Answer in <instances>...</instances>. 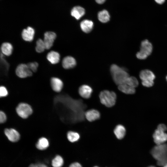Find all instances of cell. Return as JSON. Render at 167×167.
Listing matches in <instances>:
<instances>
[{
	"label": "cell",
	"mask_w": 167,
	"mask_h": 167,
	"mask_svg": "<svg viewBox=\"0 0 167 167\" xmlns=\"http://www.w3.org/2000/svg\"><path fill=\"white\" fill-rule=\"evenodd\" d=\"M150 153L159 166L167 164V144L156 145L151 150Z\"/></svg>",
	"instance_id": "cell-1"
},
{
	"label": "cell",
	"mask_w": 167,
	"mask_h": 167,
	"mask_svg": "<svg viewBox=\"0 0 167 167\" xmlns=\"http://www.w3.org/2000/svg\"><path fill=\"white\" fill-rule=\"evenodd\" d=\"M110 71L114 82L118 85L125 83L129 76L126 71L116 64L111 66Z\"/></svg>",
	"instance_id": "cell-2"
},
{
	"label": "cell",
	"mask_w": 167,
	"mask_h": 167,
	"mask_svg": "<svg viewBox=\"0 0 167 167\" xmlns=\"http://www.w3.org/2000/svg\"><path fill=\"white\" fill-rule=\"evenodd\" d=\"M99 97L101 102L107 107H112L115 104L117 95L114 92L102 91L100 92Z\"/></svg>",
	"instance_id": "cell-3"
},
{
	"label": "cell",
	"mask_w": 167,
	"mask_h": 167,
	"mask_svg": "<svg viewBox=\"0 0 167 167\" xmlns=\"http://www.w3.org/2000/svg\"><path fill=\"white\" fill-rule=\"evenodd\" d=\"M167 130L166 126L163 124L158 126L152 136L154 142L156 145L165 143L167 141V134L165 132Z\"/></svg>",
	"instance_id": "cell-4"
},
{
	"label": "cell",
	"mask_w": 167,
	"mask_h": 167,
	"mask_svg": "<svg viewBox=\"0 0 167 167\" xmlns=\"http://www.w3.org/2000/svg\"><path fill=\"white\" fill-rule=\"evenodd\" d=\"M152 46L147 40L142 41L141 43L140 51L136 54L137 58L140 59L146 58L152 53Z\"/></svg>",
	"instance_id": "cell-5"
},
{
	"label": "cell",
	"mask_w": 167,
	"mask_h": 167,
	"mask_svg": "<svg viewBox=\"0 0 167 167\" xmlns=\"http://www.w3.org/2000/svg\"><path fill=\"white\" fill-rule=\"evenodd\" d=\"M139 76L143 86L150 87L153 85L155 76L151 71L148 69L142 70L140 71Z\"/></svg>",
	"instance_id": "cell-6"
},
{
	"label": "cell",
	"mask_w": 167,
	"mask_h": 167,
	"mask_svg": "<svg viewBox=\"0 0 167 167\" xmlns=\"http://www.w3.org/2000/svg\"><path fill=\"white\" fill-rule=\"evenodd\" d=\"M16 110L18 115L24 119L28 117L33 112L31 106L25 103H19L17 106Z\"/></svg>",
	"instance_id": "cell-7"
},
{
	"label": "cell",
	"mask_w": 167,
	"mask_h": 167,
	"mask_svg": "<svg viewBox=\"0 0 167 167\" xmlns=\"http://www.w3.org/2000/svg\"><path fill=\"white\" fill-rule=\"evenodd\" d=\"M16 75L21 78H25L30 76L32 74V71L28 68V65L22 64L19 65L16 70Z\"/></svg>",
	"instance_id": "cell-8"
},
{
	"label": "cell",
	"mask_w": 167,
	"mask_h": 167,
	"mask_svg": "<svg viewBox=\"0 0 167 167\" xmlns=\"http://www.w3.org/2000/svg\"><path fill=\"white\" fill-rule=\"evenodd\" d=\"M56 37V33L53 32H47L45 33L43 41L46 49H49L51 47Z\"/></svg>",
	"instance_id": "cell-9"
},
{
	"label": "cell",
	"mask_w": 167,
	"mask_h": 167,
	"mask_svg": "<svg viewBox=\"0 0 167 167\" xmlns=\"http://www.w3.org/2000/svg\"><path fill=\"white\" fill-rule=\"evenodd\" d=\"M4 133L8 139L12 142L18 141L20 138L19 133L14 129H6L4 130Z\"/></svg>",
	"instance_id": "cell-10"
},
{
	"label": "cell",
	"mask_w": 167,
	"mask_h": 167,
	"mask_svg": "<svg viewBox=\"0 0 167 167\" xmlns=\"http://www.w3.org/2000/svg\"><path fill=\"white\" fill-rule=\"evenodd\" d=\"M93 92L92 88L89 85L86 84L80 86L78 92L79 95L85 99L90 98Z\"/></svg>",
	"instance_id": "cell-11"
},
{
	"label": "cell",
	"mask_w": 167,
	"mask_h": 167,
	"mask_svg": "<svg viewBox=\"0 0 167 167\" xmlns=\"http://www.w3.org/2000/svg\"><path fill=\"white\" fill-rule=\"evenodd\" d=\"M85 117L89 122H92L99 119L101 116L99 112L95 109L89 110L85 113Z\"/></svg>",
	"instance_id": "cell-12"
},
{
	"label": "cell",
	"mask_w": 167,
	"mask_h": 167,
	"mask_svg": "<svg viewBox=\"0 0 167 167\" xmlns=\"http://www.w3.org/2000/svg\"><path fill=\"white\" fill-rule=\"evenodd\" d=\"M50 84L52 89L55 92H59L63 88V83L62 80L58 78H52L51 79Z\"/></svg>",
	"instance_id": "cell-13"
},
{
	"label": "cell",
	"mask_w": 167,
	"mask_h": 167,
	"mask_svg": "<svg viewBox=\"0 0 167 167\" xmlns=\"http://www.w3.org/2000/svg\"><path fill=\"white\" fill-rule=\"evenodd\" d=\"M34 34V29L31 27H28L23 30L22 33V36L24 40L31 41L33 39Z\"/></svg>",
	"instance_id": "cell-14"
},
{
	"label": "cell",
	"mask_w": 167,
	"mask_h": 167,
	"mask_svg": "<svg viewBox=\"0 0 167 167\" xmlns=\"http://www.w3.org/2000/svg\"><path fill=\"white\" fill-rule=\"evenodd\" d=\"M62 63V66L64 68L69 69L72 68L75 66L76 61L73 57L68 56L63 58Z\"/></svg>",
	"instance_id": "cell-15"
},
{
	"label": "cell",
	"mask_w": 167,
	"mask_h": 167,
	"mask_svg": "<svg viewBox=\"0 0 167 167\" xmlns=\"http://www.w3.org/2000/svg\"><path fill=\"white\" fill-rule=\"evenodd\" d=\"M85 10L83 7L79 6H75L72 9L71 15L76 19L78 20L85 14Z\"/></svg>",
	"instance_id": "cell-16"
},
{
	"label": "cell",
	"mask_w": 167,
	"mask_h": 167,
	"mask_svg": "<svg viewBox=\"0 0 167 167\" xmlns=\"http://www.w3.org/2000/svg\"><path fill=\"white\" fill-rule=\"evenodd\" d=\"M93 26V22L88 19H85L80 23V27L82 31L86 33L90 32L92 30Z\"/></svg>",
	"instance_id": "cell-17"
},
{
	"label": "cell",
	"mask_w": 167,
	"mask_h": 167,
	"mask_svg": "<svg viewBox=\"0 0 167 167\" xmlns=\"http://www.w3.org/2000/svg\"><path fill=\"white\" fill-rule=\"evenodd\" d=\"M113 132L117 138L121 139L124 137L126 133V130L123 125L119 124L115 126Z\"/></svg>",
	"instance_id": "cell-18"
},
{
	"label": "cell",
	"mask_w": 167,
	"mask_h": 167,
	"mask_svg": "<svg viewBox=\"0 0 167 167\" xmlns=\"http://www.w3.org/2000/svg\"><path fill=\"white\" fill-rule=\"evenodd\" d=\"M47 58L51 63L55 64L59 61L60 55L58 52L52 51L48 54Z\"/></svg>",
	"instance_id": "cell-19"
},
{
	"label": "cell",
	"mask_w": 167,
	"mask_h": 167,
	"mask_svg": "<svg viewBox=\"0 0 167 167\" xmlns=\"http://www.w3.org/2000/svg\"><path fill=\"white\" fill-rule=\"evenodd\" d=\"M118 89L122 92L128 94H132L135 92V88L131 87L126 83L118 85Z\"/></svg>",
	"instance_id": "cell-20"
},
{
	"label": "cell",
	"mask_w": 167,
	"mask_h": 167,
	"mask_svg": "<svg viewBox=\"0 0 167 167\" xmlns=\"http://www.w3.org/2000/svg\"><path fill=\"white\" fill-rule=\"evenodd\" d=\"M49 145L48 140L45 138H40L36 144V147L39 150H44L48 148Z\"/></svg>",
	"instance_id": "cell-21"
},
{
	"label": "cell",
	"mask_w": 167,
	"mask_h": 167,
	"mask_svg": "<svg viewBox=\"0 0 167 167\" xmlns=\"http://www.w3.org/2000/svg\"><path fill=\"white\" fill-rule=\"evenodd\" d=\"M98 18L100 22L103 23H105L109 20L110 16L107 11L104 10L99 12Z\"/></svg>",
	"instance_id": "cell-22"
},
{
	"label": "cell",
	"mask_w": 167,
	"mask_h": 167,
	"mask_svg": "<svg viewBox=\"0 0 167 167\" xmlns=\"http://www.w3.org/2000/svg\"><path fill=\"white\" fill-rule=\"evenodd\" d=\"M12 46L10 43H4L2 45L1 51L5 55L7 56L10 55L12 53Z\"/></svg>",
	"instance_id": "cell-23"
},
{
	"label": "cell",
	"mask_w": 167,
	"mask_h": 167,
	"mask_svg": "<svg viewBox=\"0 0 167 167\" xmlns=\"http://www.w3.org/2000/svg\"><path fill=\"white\" fill-rule=\"evenodd\" d=\"M67 137L69 141L73 143L78 141L80 138V135L77 132L70 131L67 133Z\"/></svg>",
	"instance_id": "cell-24"
},
{
	"label": "cell",
	"mask_w": 167,
	"mask_h": 167,
	"mask_svg": "<svg viewBox=\"0 0 167 167\" xmlns=\"http://www.w3.org/2000/svg\"><path fill=\"white\" fill-rule=\"evenodd\" d=\"M63 163V159L58 155H57L52 161V165L53 167H62Z\"/></svg>",
	"instance_id": "cell-25"
},
{
	"label": "cell",
	"mask_w": 167,
	"mask_h": 167,
	"mask_svg": "<svg viewBox=\"0 0 167 167\" xmlns=\"http://www.w3.org/2000/svg\"><path fill=\"white\" fill-rule=\"evenodd\" d=\"M125 83L131 87L135 88L139 85V82L137 79L134 76H129Z\"/></svg>",
	"instance_id": "cell-26"
},
{
	"label": "cell",
	"mask_w": 167,
	"mask_h": 167,
	"mask_svg": "<svg viewBox=\"0 0 167 167\" xmlns=\"http://www.w3.org/2000/svg\"><path fill=\"white\" fill-rule=\"evenodd\" d=\"M46 49L45 45L43 40L39 39L36 42V50L38 53H41L43 52Z\"/></svg>",
	"instance_id": "cell-27"
},
{
	"label": "cell",
	"mask_w": 167,
	"mask_h": 167,
	"mask_svg": "<svg viewBox=\"0 0 167 167\" xmlns=\"http://www.w3.org/2000/svg\"><path fill=\"white\" fill-rule=\"evenodd\" d=\"M27 65L31 71L34 72L36 71L38 66V63L36 62L29 63Z\"/></svg>",
	"instance_id": "cell-28"
},
{
	"label": "cell",
	"mask_w": 167,
	"mask_h": 167,
	"mask_svg": "<svg viewBox=\"0 0 167 167\" xmlns=\"http://www.w3.org/2000/svg\"><path fill=\"white\" fill-rule=\"evenodd\" d=\"M8 94L6 88L4 86H0V97H5Z\"/></svg>",
	"instance_id": "cell-29"
},
{
	"label": "cell",
	"mask_w": 167,
	"mask_h": 167,
	"mask_svg": "<svg viewBox=\"0 0 167 167\" xmlns=\"http://www.w3.org/2000/svg\"><path fill=\"white\" fill-rule=\"evenodd\" d=\"M6 120V116L5 113L2 111H0V123L5 122Z\"/></svg>",
	"instance_id": "cell-30"
},
{
	"label": "cell",
	"mask_w": 167,
	"mask_h": 167,
	"mask_svg": "<svg viewBox=\"0 0 167 167\" xmlns=\"http://www.w3.org/2000/svg\"><path fill=\"white\" fill-rule=\"evenodd\" d=\"M28 167H48L46 165L41 163L32 164Z\"/></svg>",
	"instance_id": "cell-31"
},
{
	"label": "cell",
	"mask_w": 167,
	"mask_h": 167,
	"mask_svg": "<svg viewBox=\"0 0 167 167\" xmlns=\"http://www.w3.org/2000/svg\"><path fill=\"white\" fill-rule=\"evenodd\" d=\"M69 167H82L81 165L78 162H75L71 164Z\"/></svg>",
	"instance_id": "cell-32"
},
{
	"label": "cell",
	"mask_w": 167,
	"mask_h": 167,
	"mask_svg": "<svg viewBox=\"0 0 167 167\" xmlns=\"http://www.w3.org/2000/svg\"><path fill=\"white\" fill-rule=\"evenodd\" d=\"M165 0H154L155 1L157 4H162L165 2Z\"/></svg>",
	"instance_id": "cell-33"
},
{
	"label": "cell",
	"mask_w": 167,
	"mask_h": 167,
	"mask_svg": "<svg viewBox=\"0 0 167 167\" xmlns=\"http://www.w3.org/2000/svg\"><path fill=\"white\" fill-rule=\"evenodd\" d=\"M106 0H95L97 3L99 4H101L104 3Z\"/></svg>",
	"instance_id": "cell-34"
},
{
	"label": "cell",
	"mask_w": 167,
	"mask_h": 167,
	"mask_svg": "<svg viewBox=\"0 0 167 167\" xmlns=\"http://www.w3.org/2000/svg\"><path fill=\"white\" fill-rule=\"evenodd\" d=\"M148 167H156L153 165H150Z\"/></svg>",
	"instance_id": "cell-35"
},
{
	"label": "cell",
	"mask_w": 167,
	"mask_h": 167,
	"mask_svg": "<svg viewBox=\"0 0 167 167\" xmlns=\"http://www.w3.org/2000/svg\"><path fill=\"white\" fill-rule=\"evenodd\" d=\"M162 167H167V164L163 166Z\"/></svg>",
	"instance_id": "cell-36"
},
{
	"label": "cell",
	"mask_w": 167,
	"mask_h": 167,
	"mask_svg": "<svg viewBox=\"0 0 167 167\" xmlns=\"http://www.w3.org/2000/svg\"><path fill=\"white\" fill-rule=\"evenodd\" d=\"M166 81H167V75L166 76Z\"/></svg>",
	"instance_id": "cell-37"
},
{
	"label": "cell",
	"mask_w": 167,
	"mask_h": 167,
	"mask_svg": "<svg viewBox=\"0 0 167 167\" xmlns=\"http://www.w3.org/2000/svg\"><path fill=\"white\" fill-rule=\"evenodd\" d=\"M97 167V166H95V167Z\"/></svg>",
	"instance_id": "cell-38"
}]
</instances>
